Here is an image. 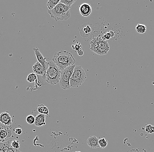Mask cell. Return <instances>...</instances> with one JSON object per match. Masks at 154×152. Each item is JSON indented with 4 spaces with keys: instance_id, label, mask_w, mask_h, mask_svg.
Returning <instances> with one entry per match:
<instances>
[{
    "instance_id": "6da1fadb",
    "label": "cell",
    "mask_w": 154,
    "mask_h": 152,
    "mask_svg": "<svg viewBox=\"0 0 154 152\" xmlns=\"http://www.w3.org/2000/svg\"><path fill=\"white\" fill-rule=\"evenodd\" d=\"M52 61L61 71L69 66L75 65L76 60L72 54L67 51H61L54 54Z\"/></svg>"
},
{
    "instance_id": "7a4b0ae2",
    "label": "cell",
    "mask_w": 154,
    "mask_h": 152,
    "mask_svg": "<svg viewBox=\"0 0 154 152\" xmlns=\"http://www.w3.org/2000/svg\"><path fill=\"white\" fill-rule=\"evenodd\" d=\"M70 8L59 3L54 9L48 10V13L51 18L56 22L62 20H67L71 17Z\"/></svg>"
},
{
    "instance_id": "3957f363",
    "label": "cell",
    "mask_w": 154,
    "mask_h": 152,
    "mask_svg": "<svg viewBox=\"0 0 154 152\" xmlns=\"http://www.w3.org/2000/svg\"><path fill=\"white\" fill-rule=\"evenodd\" d=\"M89 48L93 52L99 55L107 54L109 50V46L106 40L100 36L94 37L89 42Z\"/></svg>"
},
{
    "instance_id": "277c9868",
    "label": "cell",
    "mask_w": 154,
    "mask_h": 152,
    "mask_svg": "<svg viewBox=\"0 0 154 152\" xmlns=\"http://www.w3.org/2000/svg\"><path fill=\"white\" fill-rule=\"evenodd\" d=\"M49 67L46 73V81L51 85L59 83L61 71L53 61H49Z\"/></svg>"
},
{
    "instance_id": "5b68a950",
    "label": "cell",
    "mask_w": 154,
    "mask_h": 152,
    "mask_svg": "<svg viewBox=\"0 0 154 152\" xmlns=\"http://www.w3.org/2000/svg\"><path fill=\"white\" fill-rule=\"evenodd\" d=\"M87 78L86 74L81 66H76L70 79V86L78 88L81 85Z\"/></svg>"
},
{
    "instance_id": "8992f818",
    "label": "cell",
    "mask_w": 154,
    "mask_h": 152,
    "mask_svg": "<svg viewBox=\"0 0 154 152\" xmlns=\"http://www.w3.org/2000/svg\"><path fill=\"white\" fill-rule=\"evenodd\" d=\"M75 66V65L69 66L61 72L59 84L60 87L63 89L67 90L71 88L70 79Z\"/></svg>"
},
{
    "instance_id": "52a82bcc",
    "label": "cell",
    "mask_w": 154,
    "mask_h": 152,
    "mask_svg": "<svg viewBox=\"0 0 154 152\" xmlns=\"http://www.w3.org/2000/svg\"><path fill=\"white\" fill-rule=\"evenodd\" d=\"M10 126H7L0 124V140L2 142H4L6 139L11 137L12 135V132Z\"/></svg>"
},
{
    "instance_id": "ba28073f",
    "label": "cell",
    "mask_w": 154,
    "mask_h": 152,
    "mask_svg": "<svg viewBox=\"0 0 154 152\" xmlns=\"http://www.w3.org/2000/svg\"><path fill=\"white\" fill-rule=\"evenodd\" d=\"M33 49L36 58L38 60V62L42 64L44 68H45L46 71H47L48 68H49V62L46 61V59H47V57H43V54H41V53L39 51V49L37 47L34 48Z\"/></svg>"
},
{
    "instance_id": "9c48e42d",
    "label": "cell",
    "mask_w": 154,
    "mask_h": 152,
    "mask_svg": "<svg viewBox=\"0 0 154 152\" xmlns=\"http://www.w3.org/2000/svg\"><path fill=\"white\" fill-rule=\"evenodd\" d=\"M79 11L83 17H87L91 15L92 8L89 4L84 3L79 6Z\"/></svg>"
},
{
    "instance_id": "30bf717a",
    "label": "cell",
    "mask_w": 154,
    "mask_h": 152,
    "mask_svg": "<svg viewBox=\"0 0 154 152\" xmlns=\"http://www.w3.org/2000/svg\"><path fill=\"white\" fill-rule=\"evenodd\" d=\"M32 70L34 73L36 75L42 76V78L43 79L46 80L47 71H46L43 65L40 63L37 62L34 64L32 66Z\"/></svg>"
},
{
    "instance_id": "8fae6325",
    "label": "cell",
    "mask_w": 154,
    "mask_h": 152,
    "mask_svg": "<svg viewBox=\"0 0 154 152\" xmlns=\"http://www.w3.org/2000/svg\"><path fill=\"white\" fill-rule=\"evenodd\" d=\"M0 123L7 126H11L12 125V118L8 112H3L0 114Z\"/></svg>"
},
{
    "instance_id": "7c38bea8",
    "label": "cell",
    "mask_w": 154,
    "mask_h": 152,
    "mask_svg": "<svg viewBox=\"0 0 154 152\" xmlns=\"http://www.w3.org/2000/svg\"><path fill=\"white\" fill-rule=\"evenodd\" d=\"M99 140L96 136H91L88 139L87 144L91 149H96L100 147Z\"/></svg>"
},
{
    "instance_id": "4fadbf2b",
    "label": "cell",
    "mask_w": 154,
    "mask_h": 152,
    "mask_svg": "<svg viewBox=\"0 0 154 152\" xmlns=\"http://www.w3.org/2000/svg\"><path fill=\"white\" fill-rule=\"evenodd\" d=\"M46 115L39 113L35 118L34 125L36 127H42L46 125Z\"/></svg>"
},
{
    "instance_id": "5bb4252c",
    "label": "cell",
    "mask_w": 154,
    "mask_h": 152,
    "mask_svg": "<svg viewBox=\"0 0 154 152\" xmlns=\"http://www.w3.org/2000/svg\"><path fill=\"white\" fill-rule=\"evenodd\" d=\"M11 140H10L7 142H0V152H8L11 146Z\"/></svg>"
},
{
    "instance_id": "9a60e30c",
    "label": "cell",
    "mask_w": 154,
    "mask_h": 152,
    "mask_svg": "<svg viewBox=\"0 0 154 152\" xmlns=\"http://www.w3.org/2000/svg\"><path fill=\"white\" fill-rule=\"evenodd\" d=\"M37 110H38V112L39 113L44 114V115H47V116H49V110H48V107L45 106L44 105H38V108H37Z\"/></svg>"
},
{
    "instance_id": "2e32d148",
    "label": "cell",
    "mask_w": 154,
    "mask_h": 152,
    "mask_svg": "<svg viewBox=\"0 0 154 152\" xmlns=\"http://www.w3.org/2000/svg\"><path fill=\"white\" fill-rule=\"evenodd\" d=\"M60 0H49L47 2V6L48 10H51L54 9L59 3Z\"/></svg>"
},
{
    "instance_id": "e0dca14e",
    "label": "cell",
    "mask_w": 154,
    "mask_h": 152,
    "mask_svg": "<svg viewBox=\"0 0 154 152\" xmlns=\"http://www.w3.org/2000/svg\"><path fill=\"white\" fill-rule=\"evenodd\" d=\"M147 29V26L145 25L138 24L136 26V30L139 33H144Z\"/></svg>"
},
{
    "instance_id": "ac0fdd59",
    "label": "cell",
    "mask_w": 154,
    "mask_h": 152,
    "mask_svg": "<svg viewBox=\"0 0 154 152\" xmlns=\"http://www.w3.org/2000/svg\"><path fill=\"white\" fill-rule=\"evenodd\" d=\"M38 78L37 75H36L34 73H32L29 74L26 80L30 83H32V82L36 81V80Z\"/></svg>"
},
{
    "instance_id": "d6986e66",
    "label": "cell",
    "mask_w": 154,
    "mask_h": 152,
    "mask_svg": "<svg viewBox=\"0 0 154 152\" xmlns=\"http://www.w3.org/2000/svg\"><path fill=\"white\" fill-rule=\"evenodd\" d=\"M76 2V0H60V3L63 4L71 8L72 5L74 4Z\"/></svg>"
},
{
    "instance_id": "ffe728a7",
    "label": "cell",
    "mask_w": 154,
    "mask_h": 152,
    "mask_svg": "<svg viewBox=\"0 0 154 152\" xmlns=\"http://www.w3.org/2000/svg\"><path fill=\"white\" fill-rule=\"evenodd\" d=\"M99 144L100 147L102 149H104L107 146L108 142L105 138H103L99 139Z\"/></svg>"
},
{
    "instance_id": "44dd1931",
    "label": "cell",
    "mask_w": 154,
    "mask_h": 152,
    "mask_svg": "<svg viewBox=\"0 0 154 152\" xmlns=\"http://www.w3.org/2000/svg\"><path fill=\"white\" fill-rule=\"evenodd\" d=\"M26 121L28 124L32 125L34 124L35 121V118L32 115H29L26 118Z\"/></svg>"
},
{
    "instance_id": "7402d4cb",
    "label": "cell",
    "mask_w": 154,
    "mask_h": 152,
    "mask_svg": "<svg viewBox=\"0 0 154 152\" xmlns=\"http://www.w3.org/2000/svg\"><path fill=\"white\" fill-rule=\"evenodd\" d=\"M20 143L19 141L18 140H12L11 142V146L12 148L14 149H19L20 147Z\"/></svg>"
},
{
    "instance_id": "603a6c76",
    "label": "cell",
    "mask_w": 154,
    "mask_h": 152,
    "mask_svg": "<svg viewBox=\"0 0 154 152\" xmlns=\"http://www.w3.org/2000/svg\"><path fill=\"white\" fill-rule=\"evenodd\" d=\"M83 34L82 36H84L85 35H88L91 31V29L89 26H87L85 27L84 28L82 29Z\"/></svg>"
},
{
    "instance_id": "cb8c5ba5",
    "label": "cell",
    "mask_w": 154,
    "mask_h": 152,
    "mask_svg": "<svg viewBox=\"0 0 154 152\" xmlns=\"http://www.w3.org/2000/svg\"><path fill=\"white\" fill-rule=\"evenodd\" d=\"M72 48L75 49L77 51L82 50V47L81 44L79 43V42H77V44H76L75 45H72Z\"/></svg>"
},
{
    "instance_id": "d4e9b609",
    "label": "cell",
    "mask_w": 154,
    "mask_h": 152,
    "mask_svg": "<svg viewBox=\"0 0 154 152\" xmlns=\"http://www.w3.org/2000/svg\"><path fill=\"white\" fill-rule=\"evenodd\" d=\"M145 131L149 133L153 134L154 133V126H151V125H148L146 126Z\"/></svg>"
},
{
    "instance_id": "484cf974",
    "label": "cell",
    "mask_w": 154,
    "mask_h": 152,
    "mask_svg": "<svg viewBox=\"0 0 154 152\" xmlns=\"http://www.w3.org/2000/svg\"><path fill=\"white\" fill-rule=\"evenodd\" d=\"M14 132L16 134L20 135L22 134V132H23V130H22L21 128H17L14 129Z\"/></svg>"
},
{
    "instance_id": "4316f807",
    "label": "cell",
    "mask_w": 154,
    "mask_h": 152,
    "mask_svg": "<svg viewBox=\"0 0 154 152\" xmlns=\"http://www.w3.org/2000/svg\"><path fill=\"white\" fill-rule=\"evenodd\" d=\"M78 54L79 55V56H82L84 54V52L83 50H81L78 51Z\"/></svg>"
},
{
    "instance_id": "83f0119b",
    "label": "cell",
    "mask_w": 154,
    "mask_h": 152,
    "mask_svg": "<svg viewBox=\"0 0 154 152\" xmlns=\"http://www.w3.org/2000/svg\"><path fill=\"white\" fill-rule=\"evenodd\" d=\"M16 152H22L20 151H19V150H17V149H16Z\"/></svg>"
},
{
    "instance_id": "f1b7e54d",
    "label": "cell",
    "mask_w": 154,
    "mask_h": 152,
    "mask_svg": "<svg viewBox=\"0 0 154 152\" xmlns=\"http://www.w3.org/2000/svg\"></svg>"
}]
</instances>
